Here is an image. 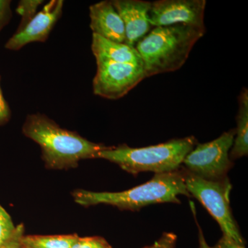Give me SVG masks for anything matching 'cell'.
Instances as JSON below:
<instances>
[{"instance_id": "6da1fadb", "label": "cell", "mask_w": 248, "mask_h": 248, "mask_svg": "<svg viewBox=\"0 0 248 248\" xmlns=\"http://www.w3.org/2000/svg\"><path fill=\"white\" fill-rule=\"evenodd\" d=\"M22 132L40 146L42 159L49 169H74L81 160L97 159L98 153L108 147L61 128L43 114L28 115Z\"/></svg>"}, {"instance_id": "7a4b0ae2", "label": "cell", "mask_w": 248, "mask_h": 248, "mask_svg": "<svg viewBox=\"0 0 248 248\" xmlns=\"http://www.w3.org/2000/svg\"><path fill=\"white\" fill-rule=\"evenodd\" d=\"M206 29L177 24L155 27L135 45L146 78L180 69Z\"/></svg>"}, {"instance_id": "3957f363", "label": "cell", "mask_w": 248, "mask_h": 248, "mask_svg": "<svg viewBox=\"0 0 248 248\" xmlns=\"http://www.w3.org/2000/svg\"><path fill=\"white\" fill-rule=\"evenodd\" d=\"M180 195L190 196L186 188L184 173L178 170L155 174L148 182L122 192L78 190L73 192L75 202L82 206L107 204L133 211L152 204L179 203Z\"/></svg>"}, {"instance_id": "277c9868", "label": "cell", "mask_w": 248, "mask_h": 248, "mask_svg": "<svg viewBox=\"0 0 248 248\" xmlns=\"http://www.w3.org/2000/svg\"><path fill=\"white\" fill-rule=\"evenodd\" d=\"M196 145L197 140L191 136L142 148H131L126 145L108 146L98 153L97 159L117 164L134 175L142 172L162 174L177 171Z\"/></svg>"}, {"instance_id": "5b68a950", "label": "cell", "mask_w": 248, "mask_h": 248, "mask_svg": "<svg viewBox=\"0 0 248 248\" xmlns=\"http://www.w3.org/2000/svg\"><path fill=\"white\" fill-rule=\"evenodd\" d=\"M186 188L205 207L221 227L223 236L244 246V241L232 215L230 192L232 186L228 178L207 180L186 170L184 172Z\"/></svg>"}, {"instance_id": "8992f818", "label": "cell", "mask_w": 248, "mask_h": 248, "mask_svg": "<svg viewBox=\"0 0 248 248\" xmlns=\"http://www.w3.org/2000/svg\"><path fill=\"white\" fill-rule=\"evenodd\" d=\"M234 137L235 130H228L213 141L197 145L183 164L187 171L207 180L225 179L232 166L230 153Z\"/></svg>"}, {"instance_id": "52a82bcc", "label": "cell", "mask_w": 248, "mask_h": 248, "mask_svg": "<svg viewBox=\"0 0 248 248\" xmlns=\"http://www.w3.org/2000/svg\"><path fill=\"white\" fill-rule=\"evenodd\" d=\"M93 92L108 99L123 97L146 78L143 65L97 60Z\"/></svg>"}, {"instance_id": "ba28073f", "label": "cell", "mask_w": 248, "mask_h": 248, "mask_svg": "<svg viewBox=\"0 0 248 248\" xmlns=\"http://www.w3.org/2000/svg\"><path fill=\"white\" fill-rule=\"evenodd\" d=\"M205 0H160L151 2L148 19L151 27L185 24L205 28Z\"/></svg>"}, {"instance_id": "9c48e42d", "label": "cell", "mask_w": 248, "mask_h": 248, "mask_svg": "<svg viewBox=\"0 0 248 248\" xmlns=\"http://www.w3.org/2000/svg\"><path fill=\"white\" fill-rule=\"evenodd\" d=\"M63 7V0L49 1L22 31L16 32L9 39L5 48L19 50L29 44L46 42L61 17Z\"/></svg>"}, {"instance_id": "30bf717a", "label": "cell", "mask_w": 248, "mask_h": 248, "mask_svg": "<svg viewBox=\"0 0 248 248\" xmlns=\"http://www.w3.org/2000/svg\"><path fill=\"white\" fill-rule=\"evenodd\" d=\"M123 20L126 45L135 47L151 30L148 13L151 2L142 0L111 1Z\"/></svg>"}, {"instance_id": "8fae6325", "label": "cell", "mask_w": 248, "mask_h": 248, "mask_svg": "<svg viewBox=\"0 0 248 248\" xmlns=\"http://www.w3.org/2000/svg\"><path fill=\"white\" fill-rule=\"evenodd\" d=\"M90 27L93 34L113 42L125 43V27L111 1H102L90 6Z\"/></svg>"}, {"instance_id": "7c38bea8", "label": "cell", "mask_w": 248, "mask_h": 248, "mask_svg": "<svg viewBox=\"0 0 248 248\" xmlns=\"http://www.w3.org/2000/svg\"><path fill=\"white\" fill-rule=\"evenodd\" d=\"M91 48L96 60L143 65L141 57L136 48L125 43L113 42L93 34Z\"/></svg>"}, {"instance_id": "4fadbf2b", "label": "cell", "mask_w": 248, "mask_h": 248, "mask_svg": "<svg viewBox=\"0 0 248 248\" xmlns=\"http://www.w3.org/2000/svg\"><path fill=\"white\" fill-rule=\"evenodd\" d=\"M237 127L235 130L234 143L230 158L239 159L248 154V91L244 89L239 97V111L236 117Z\"/></svg>"}, {"instance_id": "5bb4252c", "label": "cell", "mask_w": 248, "mask_h": 248, "mask_svg": "<svg viewBox=\"0 0 248 248\" xmlns=\"http://www.w3.org/2000/svg\"><path fill=\"white\" fill-rule=\"evenodd\" d=\"M78 237L77 234L24 235L20 243L25 248H71Z\"/></svg>"}, {"instance_id": "9a60e30c", "label": "cell", "mask_w": 248, "mask_h": 248, "mask_svg": "<svg viewBox=\"0 0 248 248\" xmlns=\"http://www.w3.org/2000/svg\"><path fill=\"white\" fill-rule=\"evenodd\" d=\"M43 0H22L19 1L16 12L22 17L20 24L16 32L22 31L37 14L39 6L43 4Z\"/></svg>"}, {"instance_id": "2e32d148", "label": "cell", "mask_w": 248, "mask_h": 248, "mask_svg": "<svg viewBox=\"0 0 248 248\" xmlns=\"http://www.w3.org/2000/svg\"><path fill=\"white\" fill-rule=\"evenodd\" d=\"M16 230L12 218L0 204V248L14 236Z\"/></svg>"}, {"instance_id": "e0dca14e", "label": "cell", "mask_w": 248, "mask_h": 248, "mask_svg": "<svg viewBox=\"0 0 248 248\" xmlns=\"http://www.w3.org/2000/svg\"><path fill=\"white\" fill-rule=\"evenodd\" d=\"M71 248H112L107 240L100 236L78 237Z\"/></svg>"}, {"instance_id": "ac0fdd59", "label": "cell", "mask_w": 248, "mask_h": 248, "mask_svg": "<svg viewBox=\"0 0 248 248\" xmlns=\"http://www.w3.org/2000/svg\"><path fill=\"white\" fill-rule=\"evenodd\" d=\"M177 239L174 233L165 232L154 244L143 248H175Z\"/></svg>"}, {"instance_id": "d6986e66", "label": "cell", "mask_w": 248, "mask_h": 248, "mask_svg": "<svg viewBox=\"0 0 248 248\" xmlns=\"http://www.w3.org/2000/svg\"><path fill=\"white\" fill-rule=\"evenodd\" d=\"M11 2L9 0H0V32L9 24L12 17Z\"/></svg>"}, {"instance_id": "ffe728a7", "label": "cell", "mask_w": 248, "mask_h": 248, "mask_svg": "<svg viewBox=\"0 0 248 248\" xmlns=\"http://www.w3.org/2000/svg\"><path fill=\"white\" fill-rule=\"evenodd\" d=\"M1 79V78H0ZM11 112L9 104L4 99L0 85V125H4L9 122L11 118Z\"/></svg>"}, {"instance_id": "44dd1931", "label": "cell", "mask_w": 248, "mask_h": 248, "mask_svg": "<svg viewBox=\"0 0 248 248\" xmlns=\"http://www.w3.org/2000/svg\"><path fill=\"white\" fill-rule=\"evenodd\" d=\"M213 248H246L243 245L237 244L232 239L223 236Z\"/></svg>"}, {"instance_id": "7402d4cb", "label": "cell", "mask_w": 248, "mask_h": 248, "mask_svg": "<svg viewBox=\"0 0 248 248\" xmlns=\"http://www.w3.org/2000/svg\"><path fill=\"white\" fill-rule=\"evenodd\" d=\"M23 235H24V227H23L22 225H19V226H17V230H16L14 236L6 244H4V246H1L0 248H12L14 247L16 241L18 239H20Z\"/></svg>"}, {"instance_id": "603a6c76", "label": "cell", "mask_w": 248, "mask_h": 248, "mask_svg": "<svg viewBox=\"0 0 248 248\" xmlns=\"http://www.w3.org/2000/svg\"><path fill=\"white\" fill-rule=\"evenodd\" d=\"M199 241H200V248H213L210 247L208 244V243L205 241V237H204L203 232L200 226H199Z\"/></svg>"}, {"instance_id": "cb8c5ba5", "label": "cell", "mask_w": 248, "mask_h": 248, "mask_svg": "<svg viewBox=\"0 0 248 248\" xmlns=\"http://www.w3.org/2000/svg\"><path fill=\"white\" fill-rule=\"evenodd\" d=\"M23 236H24V235H23ZM22 237H21L20 239H18L17 241H16V244H14V247H13L12 248H25L23 247L22 245H21L20 241L21 239H22Z\"/></svg>"}]
</instances>
